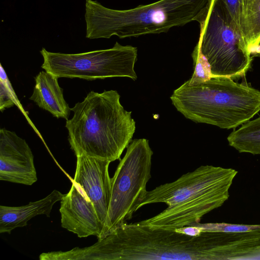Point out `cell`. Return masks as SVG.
Wrapping results in <instances>:
<instances>
[{
    "mask_svg": "<svg viewBox=\"0 0 260 260\" xmlns=\"http://www.w3.org/2000/svg\"><path fill=\"white\" fill-rule=\"evenodd\" d=\"M237 171L211 165L201 166L174 181L147 191L137 210L146 205L165 203L167 208L139 222L154 229L175 230L200 222L206 214L221 206Z\"/></svg>",
    "mask_w": 260,
    "mask_h": 260,
    "instance_id": "cell-1",
    "label": "cell"
},
{
    "mask_svg": "<svg viewBox=\"0 0 260 260\" xmlns=\"http://www.w3.org/2000/svg\"><path fill=\"white\" fill-rule=\"evenodd\" d=\"M116 90L91 91L71 108L73 117L66 127L76 156L85 155L114 161L119 159L132 141L136 122L125 110Z\"/></svg>",
    "mask_w": 260,
    "mask_h": 260,
    "instance_id": "cell-2",
    "label": "cell"
},
{
    "mask_svg": "<svg viewBox=\"0 0 260 260\" xmlns=\"http://www.w3.org/2000/svg\"><path fill=\"white\" fill-rule=\"evenodd\" d=\"M91 259L210 260V235L192 237L175 230L124 223L87 247Z\"/></svg>",
    "mask_w": 260,
    "mask_h": 260,
    "instance_id": "cell-3",
    "label": "cell"
},
{
    "mask_svg": "<svg viewBox=\"0 0 260 260\" xmlns=\"http://www.w3.org/2000/svg\"><path fill=\"white\" fill-rule=\"evenodd\" d=\"M209 0H159L135 8L119 10L86 0V37L90 39L116 36L122 39L168 32L196 19Z\"/></svg>",
    "mask_w": 260,
    "mask_h": 260,
    "instance_id": "cell-4",
    "label": "cell"
},
{
    "mask_svg": "<svg viewBox=\"0 0 260 260\" xmlns=\"http://www.w3.org/2000/svg\"><path fill=\"white\" fill-rule=\"evenodd\" d=\"M170 99L186 118L221 128L237 127L260 111V91L227 77H212L193 85L186 81Z\"/></svg>",
    "mask_w": 260,
    "mask_h": 260,
    "instance_id": "cell-5",
    "label": "cell"
},
{
    "mask_svg": "<svg viewBox=\"0 0 260 260\" xmlns=\"http://www.w3.org/2000/svg\"><path fill=\"white\" fill-rule=\"evenodd\" d=\"M198 41L214 76L239 78L250 67L252 56L240 28L221 0H209L196 20Z\"/></svg>",
    "mask_w": 260,
    "mask_h": 260,
    "instance_id": "cell-6",
    "label": "cell"
},
{
    "mask_svg": "<svg viewBox=\"0 0 260 260\" xmlns=\"http://www.w3.org/2000/svg\"><path fill=\"white\" fill-rule=\"evenodd\" d=\"M153 153L148 141L144 138L134 139L126 147L111 178L110 205L101 238L130 220L137 211L151 177Z\"/></svg>",
    "mask_w": 260,
    "mask_h": 260,
    "instance_id": "cell-7",
    "label": "cell"
},
{
    "mask_svg": "<svg viewBox=\"0 0 260 260\" xmlns=\"http://www.w3.org/2000/svg\"><path fill=\"white\" fill-rule=\"evenodd\" d=\"M45 71L58 78H78L87 80L108 77H126L136 80L134 70L137 48L116 42L110 49L90 52L66 54L55 53L42 48L40 51Z\"/></svg>",
    "mask_w": 260,
    "mask_h": 260,
    "instance_id": "cell-8",
    "label": "cell"
},
{
    "mask_svg": "<svg viewBox=\"0 0 260 260\" xmlns=\"http://www.w3.org/2000/svg\"><path fill=\"white\" fill-rule=\"evenodd\" d=\"M110 162L85 155L78 156L73 181L93 205L104 229L111 194V178L109 173Z\"/></svg>",
    "mask_w": 260,
    "mask_h": 260,
    "instance_id": "cell-9",
    "label": "cell"
},
{
    "mask_svg": "<svg viewBox=\"0 0 260 260\" xmlns=\"http://www.w3.org/2000/svg\"><path fill=\"white\" fill-rule=\"evenodd\" d=\"M0 180L26 185L38 180L28 145L15 132L5 128L0 130Z\"/></svg>",
    "mask_w": 260,
    "mask_h": 260,
    "instance_id": "cell-10",
    "label": "cell"
},
{
    "mask_svg": "<svg viewBox=\"0 0 260 260\" xmlns=\"http://www.w3.org/2000/svg\"><path fill=\"white\" fill-rule=\"evenodd\" d=\"M61 225L79 237L102 238L104 225L93 205L79 187L73 182L69 192L60 201Z\"/></svg>",
    "mask_w": 260,
    "mask_h": 260,
    "instance_id": "cell-11",
    "label": "cell"
},
{
    "mask_svg": "<svg viewBox=\"0 0 260 260\" xmlns=\"http://www.w3.org/2000/svg\"><path fill=\"white\" fill-rule=\"evenodd\" d=\"M244 231H210L211 260L259 259L260 226Z\"/></svg>",
    "mask_w": 260,
    "mask_h": 260,
    "instance_id": "cell-12",
    "label": "cell"
},
{
    "mask_svg": "<svg viewBox=\"0 0 260 260\" xmlns=\"http://www.w3.org/2000/svg\"><path fill=\"white\" fill-rule=\"evenodd\" d=\"M64 194L54 190L44 198L18 207L0 206V233H10L14 229L27 225V221L37 215L50 216L54 205Z\"/></svg>",
    "mask_w": 260,
    "mask_h": 260,
    "instance_id": "cell-13",
    "label": "cell"
},
{
    "mask_svg": "<svg viewBox=\"0 0 260 260\" xmlns=\"http://www.w3.org/2000/svg\"><path fill=\"white\" fill-rule=\"evenodd\" d=\"M58 79L49 72H40L35 77L36 84L29 99L53 116L68 120L71 109L63 98Z\"/></svg>",
    "mask_w": 260,
    "mask_h": 260,
    "instance_id": "cell-14",
    "label": "cell"
},
{
    "mask_svg": "<svg viewBox=\"0 0 260 260\" xmlns=\"http://www.w3.org/2000/svg\"><path fill=\"white\" fill-rule=\"evenodd\" d=\"M229 144L241 153L260 154V116L249 120L228 137Z\"/></svg>",
    "mask_w": 260,
    "mask_h": 260,
    "instance_id": "cell-15",
    "label": "cell"
},
{
    "mask_svg": "<svg viewBox=\"0 0 260 260\" xmlns=\"http://www.w3.org/2000/svg\"><path fill=\"white\" fill-rule=\"evenodd\" d=\"M245 39L251 53L260 43V0H253L246 12Z\"/></svg>",
    "mask_w": 260,
    "mask_h": 260,
    "instance_id": "cell-16",
    "label": "cell"
},
{
    "mask_svg": "<svg viewBox=\"0 0 260 260\" xmlns=\"http://www.w3.org/2000/svg\"><path fill=\"white\" fill-rule=\"evenodd\" d=\"M194 70L191 77L187 80L190 85L198 84L209 80L212 76L210 66L201 52L200 46L198 43L191 54Z\"/></svg>",
    "mask_w": 260,
    "mask_h": 260,
    "instance_id": "cell-17",
    "label": "cell"
},
{
    "mask_svg": "<svg viewBox=\"0 0 260 260\" xmlns=\"http://www.w3.org/2000/svg\"><path fill=\"white\" fill-rule=\"evenodd\" d=\"M221 1L232 17L240 28L246 41V13L245 0Z\"/></svg>",
    "mask_w": 260,
    "mask_h": 260,
    "instance_id": "cell-18",
    "label": "cell"
},
{
    "mask_svg": "<svg viewBox=\"0 0 260 260\" xmlns=\"http://www.w3.org/2000/svg\"><path fill=\"white\" fill-rule=\"evenodd\" d=\"M0 66V109L3 111L16 105L17 99L5 70L1 64Z\"/></svg>",
    "mask_w": 260,
    "mask_h": 260,
    "instance_id": "cell-19",
    "label": "cell"
},
{
    "mask_svg": "<svg viewBox=\"0 0 260 260\" xmlns=\"http://www.w3.org/2000/svg\"><path fill=\"white\" fill-rule=\"evenodd\" d=\"M179 233L185 234L187 236L194 237L201 234L203 231L201 229L196 225H187L182 228L175 229Z\"/></svg>",
    "mask_w": 260,
    "mask_h": 260,
    "instance_id": "cell-20",
    "label": "cell"
},
{
    "mask_svg": "<svg viewBox=\"0 0 260 260\" xmlns=\"http://www.w3.org/2000/svg\"><path fill=\"white\" fill-rule=\"evenodd\" d=\"M252 57H260V43L258 46L251 53Z\"/></svg>",
    "mask_w": 260,
    "mask_h": 260,
    "instance_id": "cell-21",
    "label": "cell"
},
{
    "mask_svg": "<svg viewBox=\"0 0 260 260\" xmlns=\"http://www.w3.org/2000/svg\"><path fill=\"white\" fill-rule=\"evenodd\" d=\"M253 0H245V9H246V13L248 9V8L251 6V4L252 3Z\"/></svg>",
    "mask_w": 260,
    "mask_h": 260,
    "instance_id": "cell-22",
    "label": "cell"
}]
</instances>
